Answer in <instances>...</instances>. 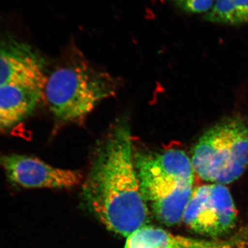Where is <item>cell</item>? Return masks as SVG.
<instances>
[{"label":"cell","mask_w":248,"mask_h":248,"mask_svg":"<svg viewBox=\"0 0 248 248\" xmlns=\"http://www.w3.org/2000/svg\"><path fill=\"white\" fill-rule=\"evenodd\" d=\"M206 20L228 25L243 24L234 0H215L210 11L204 16Z\"/></svg>","instance_id":"10"},{"label":"cell","mask_w":248,"mask_h":248,"mask_svg":"<svg viewBox=\"0 0 248 248\" xmlns=\"http://www.w3.org/2000/svg\"><path fill=\"white\" fill-rule=\"evenodd\" d=\"M232 240H207L179 236L161 228L145 226L127 237L125 248H239Z\"/></svg>","instance_id":"8"},{"label":"cell","mask_w":248,"mask_h":248,"mask_svg":"<svg viewBox=\"0 0 248 248\" xmlns=\"http://www.w3.org/2000/svg\"><path fill=\"white\" fill-rule=\"evenodd\" d=\"M243 24L248 23V0H234Z\"/></svg>","instance_id":"12"},{"label":"cell","mask_w":248,"mask_h":248,"mask_svg":"<svg viewBox=\"0 0 248 248\" xmlns=\"http://www.w3.org/2000/svg\"><path fill=\"white\" fill-rule=\"evenodd\" d=\"M182 9L191 13H203L213 6L215 0H172Z\"/></svg>","instance_id":"11"},{"label":"cell","mask_w":248,"mask_h":248,"mask_svg":"<svg viewBox=\"0 0 248 248\" xmlns=\"http://www.w3.org/2000/svg\"><path fill=\"white\" fill-rule=\"evenodd\" d=\"M236 217L229 190L224 185L211 184L194 188L182 221L197 234L217 237L234 228Z\"/></svg>","instance_id":"5"},{"label":"cell","mask_w":248,"mask_h":248,"mask_svg":"<svg viewBox=\"0 0 248 248\" xmlns=\"http://www.w3.org/2000/svg\"><path fill=\"white\" fill-rule=\"evenodd\" d=\"M136 170L156 218L168 226L182 221L194 190L195 172L190 158L182 151L164 150L142 156Z\"/></svg>","instance_id":"2"},{"label":"cell","mask_w":248,"mask_h":248,"mask_svg":"<svg viewBox=\"0 0 248 248\" xmlns=\"http://www.w3.org/2000/svg\"><path fill=\"white\" fill-rule=\"evenodd\" d=\"M44 99V90L22 84L0 86V131L17 125Z\"/></svg>","instance_id":"9"},{"label":"cell","mask_w":248,"mask_h":248,"mask_svg":"<svg viewBox=\"0 0 248 248\" xmlns=\"http://www.w3.org/2000/svg\"><path fill=\"white\" fill-rule=\"evenodd\" d=\"M46 78L43 62L30 46L0 37V86L22 84L45 90Z\"/></svg>","instance_id":"7"},{"label":"cell","mask_w":248,"mask_h":248,"mask_svg":"<svg viewBox=\"0 0 248 248\" xmlns=\"http://www.w3.org/2000/svg\"><path fill=\"white\" fill-rule=\"evenodd\" d=\"M117 90L110 75L78 60L59 67L46 78L44 99L57 122L78 123Z\"/></svg>","instance_id":"3"},{"label":"cell","mask_w":248,"mask_h":248,"mask_svg":"<svg viewBox=\"0 0 248 248\" xmlns=\"http://www.w3.org/2000/svg\"><path fill=\"white\" fill-rule=\"evenodd\" d=\"M0 168L11 190L35 188H70L79 185L78 171L59 169L28 155L0 153Z\"/></svg>","instance_id":"6"},{"label":"cell","mask_w":248,"mask_h":248,"mask_svg":"<svg viewBox=\"0 0 248 248\" xmlns=\"http://www.w3.org/2000/svg\"><path fill=\"white\" fill-rule=\"evenodd\" d=\"M190 159L203 180L221 185L234 182L248 166V122L230 117L208 129L194 146Z\"/></svg>","instance_id":"4"},{"label":"cell","mask_w":248,"mask_h":248,"mask_svg":"<svg viewBox=\"0 0 248 248\" xmlns=\"http://www.w3.org/2000/svg\"><path fill=\"white\" fill-rule=\"evenodd\" d=\"M97 149L83 187L85 201L109 231L128 237L149 217L128 122H117Z\"/></svg>","instance_id":"1"}]
</instances>
